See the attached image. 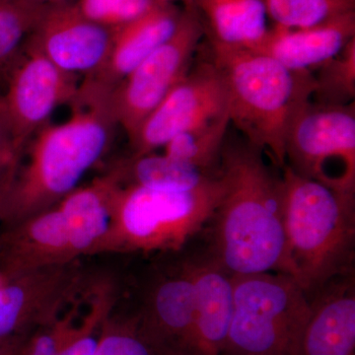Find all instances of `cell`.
I'll return each mask as SVG.
<instances>
[{"label":"cell","mask_w":355,"mask_h":355,"mask_svg":"<svg viewBox=\"0 0 355 355\" xmlns=\"http://www.w3.org/2000/svg\"><path fill=\"white\" fill-rule=\"evenodd\" d=\"M265 155L246 140L222 149L223 193L200 237L233 275H289L282 176L266 164Z\"/></svg>","instance_id":"obj_1"},{"label":"cell","mask_w":355,"mask_h":355,"mask_svg":"<svg viewBox=\"0 0 355 355\" xmlns=\"http://www.w3.org/2000/svg\"><path fill=\"white\" fill-rule=\"evenodd\" d=\"M71 104L69 120L42 128L32 139L26 162L18 161L2 195L4 227L55 207L108 150L118 125L106 96L78 91Z\"/></svg>","instance_id":"obj_2"},{"label":"cell","mask_w":355,"mask_h":355,"mask_svg":"<svg viewBox=\"0 0 355 355\" xmlns=\"http://www.w3.org/2000/svg\"><path fill=\"white\" fill-rule=\"evenodd\" d=\"M209 49L227 88L230 123L282 169L287 132L314 95V74L288 69L251 49L214 43Z\"/></svg>","instance_id":"obj_3"},{"label":"cell","mask_w":355,"mask_h":355,"mask_svg":"<svg viewBox=\"0 0 355 355\" xmlns=\"http://www.w3.org/2000/svg\"><path fill=\"white\" fill-rule=\"evenodd\" d=\"M289 275L308 297L355 273V191L338 190L282 168Z\"/></svg>","instance_id":"obj_4"},{"label":"cell","mask_w":355,"mask_h":355,"mask_svg":"<svg viewBox=\"0 0 355 355\" xmlns=\"http://www.w3.org/2000/svg\"><path fill=\"white\" fill-rule=\"evenodd\" d=\"M220 174L195 190H151L120 184L110 252L179 253L209 225L220 202Z\"/></svg>","instance_id":"obj_5"},{"label":"cell","mask_w":355,"mask_h":355,"mask_svg":"<svg viewBox=\"0 0 355 355\" xmlns=\"http://www.w3.org/2000/svg\"><path fill=\"white\" fill-rule=\"evenodd\" d=\"M310 299L284 272L234 275V306L221 355H297Z\"/></svg>","instance_id":"obj_6"},{"label":"cell","mask_w":355,"mask_h":355,"mask_svg":"<svg viewBox=\"0 0 355 355\" xmlns=\"http://www.w3.org/2000/svg\"><path fill=\"white\" fill-rule=\"evenodd\" d=\"M286 166L299 176L355 191V107L309 102L292 121Z\"/></svg>","instance_id":"obj_7"},{"label":"cell","mask_w":355,"mask_h":355,"mask_svg":"<svg viewBox=\"0 0 355 355\" xmlns=\"http://www.w3.org/2000/svg\"><path fill=\"white\" fill-rule=\"evenodd\" d=\"M205 37L195 9L184 8L174 34L107 95L110 112L130 142L147 116L188 73Z\"/></svg>","instance_id":"obj_8"},{"label":"cell","mask_w":355,"mask_h":355,"mask_svg":"<svg viewBox=\"0 0 355 355\" xmlns=\"http://www.w3.org/2000/svg\"><path fill=\"white\" fill-rule=\"evenodd\" d=\"M77 76L62 71L43 53L26 42L6 76V89L0 94V123L18 150L48 125L55 109L73 101L78 92Z\"/></svg>","instance_id":"obj_9"},{"label":"cell","mask_w":355,"mask_h":355,"mask_svg":"<svg viewBox=\"0 0 355 355\" xmlns=\"http://www.w3.org/2000/svg\"><path fill=\"white\" fill-rule=\"evenodd\" d=\"M229 114L228 92L211 60L191 65L188 73L147 116L130 141L135 155L154 153L175 135Z\"/></svg>","instance_id":"obj_10"},{"label":"cell","mask_w":355,"mask_h":355,"mask_svg":"<svg viewBox=\"0 0 355 355\" xmlns=\"http://www.w3.org/2000/svg\"><path fill=\"white\" fill-rule=\"evenodd\" d=\"M153 277L135 315L140 333L158 355H197L195 294L187 254L159 268Z\"/></svg>","instance_id":"obj_11"},{"label":"cell","mask_w":355,"mask_h":355,"mask_svg":"<svg viewBox=\"0 0 355 355\" xmlns=\"http://www.w3.org/2000/svg\"><path fill=\"white\" fill-rule=\"evenodd\" d=\"M114 30L88 19L73 2L50 6L27 41L71 76L88 77L106 62Z\"/></svg>","instance_id":"obj_12"},{"label":"cell","mask_w":355,"mask_h":355,"mask_svg":"<svg viewBox=\"0 0 355 355\" xmlns=\"http://www.w3.org/2000/svg\"><path fill=\"white\" fill-rule=\"evenodd\" d=\"M76 261L27 273L0 287V340L49 323L83 279Z\"/></svg>","instance_id":"obj_13"},{"label":"cell","mask_w":355,"mask_h":355,"mask_svg":"<svg viewBox=\"0 0 355 355\" xmlns=\"http://www.w3.org/2000/svg\"><path fill=\"white\" fill-rule=\"evenodd\" d=\"M77 259L58 205L4 227L0 234V279L3 282Z\"/></svg>","instance_id":"obj_14"},{"label":"cell","mask_w":355,"mask_h":355,"mask_svg":"<svg viewBox=\"0 0 355 355\" xmlns=\"http://www.w3.org/2000/svg\"><path fill=\"white\" fill-rule=\"evenodd\" d=\"M183 7L156 3L137 20L114 30L113 44L106 62L79 89L107 96L158 46L176 31Z\"/></svg>","instance_id":"obj_15"},{"label":"cell","mask_w":355,"mask_h":355,"mask_svg":"<svg viewBox=\"0 0 355 355\" xmlns=\"http://www.w3.org/2000/svg\"><path fill=\"white\" fill-rule=\"evenodd\" d=\"M195 294L196 354L221 355L234 306V275L200 243L187 254Z\"/></svg>","instance_id":"obj_16"},{"label":"cell","mask_w":355,"mask_h":355,"mask_svg":"<svg viewBox=\"0 0 355 355\" xmlns=\"http://www.w3.org/2000/svg\"><path fill=\"white\" fill-rule=\"evenodd\" d=\"M309 299L297 355H355V273L331 280Z\"/></svg>","instance_id":"obj_17"},{"label":"cell","mask_w":355,"mask_h":355,"mask_svg":"<svg viewBox=\"0 0 355 355\" xmlns=\"http://www.w3.org/2000/svg\"><path fill=\"white\" fill-rule=\"evenodd\" d=\"M120 184L111 170L87 186L76 189L58 203L77 258L109 253L116 223L114 197Z\"/></svg>","instance_id":"obj_18"},{"label":"cell","mask_w":355,"mask_h":355,"mask_svg":"<svg viewBox=\"0 0 355 355\" xmlns=\"http://www.w3.org/2000/svg\"><path fill=\"white\" fill-rule=\"evenodd\" d=\"M354 38L355 11L304 29L272 26L254 51L270 55L288 69L314 72Z\"/></svg>","instance_id":"obj_19"},{"label":"cell","mask_w":355,"mask_h":355,"mask_svg":"<svg viewBox=\"0 0 355 355\" xmlns=\"http://www.w3.org/2000/svg\"><path fill=\"white\" fill-rule=\"evenodd\" d=\"M209 43L235 48H258L268 34L263 0H193Z\"/></svg>","instance_id":"obj_20"},{"label":"cell","mask_w":355,"mask_h":355,"mask_svg":"<svg viewBox=\"0 0 355 355\" xmlns=\"http://www.w3.org/2000/svg\"><path fill=\"white\" fill-rule=\"evenodd\" d=\"M113 171L123 186H137L151 190L184 191L200 188L218 176L166 154H132L114 166Z\"/></svg>","instance_id":"obj_21"},{"label":"cell","mask_w":355,"mask_h":355,"mask_svg":"<svg viewBox=\"0 0 355 355\" xmlns=\"http://www.w3.org/2000/svg\"><path fill=\"white\" fill-rule=\"evenodd\" d=\"M229 114L179 133L163 146L164 154L209 173H218L222 149L225 144Z\"/></svg>","instance_id":"obj_22"},{"label":"cell","mask_w":355,"mask_h":355,"mask_svg":"<svg viewBox=\"0 0 355 355\" xmlns=\"http://www.w3.org/2000/svg\"><path fill=\"white\" fill-rule=\"evenodd\" d=\"M48 7L34 0H0V74L6 78Z\"/></svg>","instance_id":"obj_23"},{"label":"cell","mask_w":355,"mask_h":355,"mask_svg":"<svg viewBox=\"0 0 355 355\" xmlns=\"http://www.w3.org/2000/svg\"><path fill=\"white\" fill-rule=\"evenodd\" d=\"M273 26L304 29L354 12L355 0H263Z\"/></svg>","instance_id":"obj_24"},{"label":"cell","mask_w":355,"mask_h":355,"mask_svg":"<svg viewBox=\"0 0 355 355\" xmlns=\"http://www.w3.org/2000/svg\"><path fill=\"white\" fill-rule=\"evenodd\" d=\"M317 103L347 105L355 97V38L338 55L313 72Z\"/></svg>","instance_id":"obj_25"},{"label":"cell","mask_w":355,"mask_h":355,"mask_svg":"<svg viewBox=\"0 0 355 355\" xmlns=\"http://www.w3.org/2000/svg\"><path fill=\"white\" fill-rule=\"evenodd\" d=\"M94 355H158L140 333L137 318L112 319L103 324Z\"/></svg>","instance_id":"obj_26"},{"label":"cell","mask_w":355,"mask_h":355,"mask_svg":"<svg viewBox=\"0 0 355 355\" xmlns=\"http://www.w3.org/2000/svg\"><path fill=\"white\" fill-rule=\"evenodd\" d=\"M74 4L88 19L116 30L148 12L156 2L154 0H76Z\"/></svg>","instance_id":"obj_27"},{"label":"cell","mask_w":355,"mask_h":355,"mask_svg":"<svg viewBox=\"0 0 355 355\" xmlns=\"http://www.w3.org/2000/svg\"><path fill=\"white\" fill-rule=\"evenodd\" d=\"M21 151L10 149L0 153V186L8 183L15 171L21 156Z\"/></svg>","instance_id":"obj_28"},{"label":"cell","mask_w":355,"mask_h":355,"mask_svg":"<svg viewBox=\"0 0 355 355\" xmlns=\"http://www.w3.org/2000/svg\"><path fill=\"white\" fill-rule=\"evenodd\" d=\"M29 336H13L0 340V355H19L20 350Z\"/></svg>","instance_id":"obj_29"},{"label":"cell","mask_w":355,"mask_h":355,"mask_svg":"<svg viewBox=\"0 0 355 355\" xmlns=\"http://www.w3.org/2000/svg\"><path fill=\"white\" fill-rule=\"evenodd\" d=\"M10 149L18 150V149L14 146L12 139H11L9 132H7L6 127L0 123V153L10 150ZM21 153H22V151H21Z\"/></svg>","instance_id":"obj_30"},{"label":"cell","mask_w":355,"mask_h":355,"mask_svg":"<svg viewBox=\"0 0 355 355\" xmlns=\"http://www.w3.org/2000/svg\"><path fill=\"white\" fill-rule=\"evenodd\" d=\"M156 3L161 4H174V6H178L183 7V8H190L191 4H193V0H154Z\"/></svg>","instance_id":"obj_31"},{"label":"cell","mask_w":355,"mask_h":355,"mask_svg":"<svg viewBox=\"0 0 355 355\" xmlns=\"http://www.w3.org/2000/svg\"><path fill=\"white\" fill-rule=\"evenodd\" d=\"M34 1L39 2V3L44 4V6H57V4L67 3V2H73L76 0H34Z\"/></svg>","instance_id":"obj_32"},{"label":"cell","mask_w":355,"mask_h":355,"mask_svg":"<svg viewBox=\"0 0 355 355\" xmlns=\"http://www.w3.org/2000/svg\"><path fill=\"white\" fill-rule=\"evenodd\" d=\"M4 187H6V184H2V186H0V205H1L2 195H3Z\"/></svg>","instance_id":"obj_33"}]
</instances>
